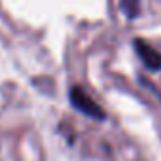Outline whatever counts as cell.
I'll return each mask as SVG.
<instances>
[{"label":"cell","mask_w":161,"mask_h":161,"mask_svg":"<svg viewBox=\"0 0 161 161\" xmlns=\"http://www.w3.org/2000/svg\"><path fill=\"white\" fill-rule=\"evenodd\" d=\"M70 104L78 110V112H82L86 118H91V119H97V121H103L104 119V110L93 101L91 95H87L82 87H78L74 86L70 89Z\"/></svg>","instance_id":"6da1fadb"},{"label":"cell","mask_w":161,"mask_h":161,"mask_svg":"<svg viewBox=\"0 0 161 161\" xmlns=\"http://www.w3.org/2000/svg\"><path fill=\"white\" fill-rule=\"evenodd\" d=\"M133 46H135V51H136L138 59L150 70H161V53L157 49H153V46H150L148 42H144L140 38H135Z\"/></svg>","instance_id":"7a4b0ae2"},{"label":"cell","mask_w":161,"mask_h":161,"mask_svg":"<svg viewBox=\"0 0 161 161\" xmlns=\"http://www.w3.org/2000/svg\"><path fill=\"white\" fill-rule=\"evenodd\" d=\"M119 6L127 19H135L140 14V0H119Z\"/></svg>","instance_id":"3957f363"}]
</instances>
